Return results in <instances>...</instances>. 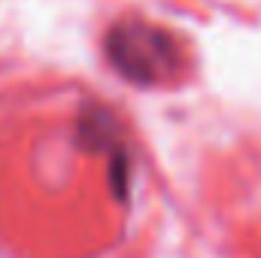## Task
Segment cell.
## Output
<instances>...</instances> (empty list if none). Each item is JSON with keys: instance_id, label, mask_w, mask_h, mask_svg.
<instances>
[{"instance_id": "cell-1", "label": "cell", "mask_w": 261, "mask_h": 258, "mask_svg": "<svg viewBox=\"0 0 261 258\" xmlns=\"http://www.w3.org/2000/svg\"><path fill=\"white\" fill-rule=\"evenodd\" d=\"M107 61L134 85H161L179 76L182 49L176 37L158 24L125 18L110 28L103 40Z\"/></svg>"}, {"instance_id": "cell-2", "label": "cell", "mask_w": 261, "mask_h": 258, "mask_svg": "<svg viewBox=\"0 0 261 258\" xmlns=\"http://www.w3.org/2000/svg\"><path fill=\"white\" fill-rule=\"evenodd\" d=\"M79 137L85 140L88 149H100L113 158V189L122 197L125 194V179H128V161H125V149L119 146V131L110 113L91 107L85 110V116L79 119Z\"/></svg>"}]
</instances>
